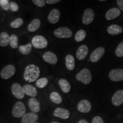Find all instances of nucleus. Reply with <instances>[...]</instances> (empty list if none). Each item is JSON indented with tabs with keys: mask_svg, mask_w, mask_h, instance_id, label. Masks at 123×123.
I'll use <instances>...</instances> for the list:
<instances>
[{
	"mask_svg": "<svg viewBox=\"0 0 123 123\" xmlns=\"http://www.w3.org/2000/svg\"><path fill=\"white\" fill-rule=\"evenodd\" d=\"M40 70L35 64H29L25 67L24 74V78L29 83L33 82L39 78Z\"/></svg>",
	"mask_w": 123,
	"mask_h": 123,
	"instance_id": "obj_1",
	"label": "nucleus"
},
{
	"mask_svg": "<svg viewBox=\"0 0 123 123\" xmlns=\"http://www.w3.org/2000/svg\"><path fill=\"white\" fill-rule=\"evenodd\" d=\"M76 78L78 81L83 84H88L92 80L91 73L88 68H83L79 73L77 74Z\"/></svg>",
	"mask_w": 123,
	"mask_h": 123,
	"instance_id": "obj_2",
	"label": "nucleus"
},
{
	"mask_svg": "<svg viewBox=\"0 0 123 123\" xmlns=\"http://www.w3.org/2000/svg\"><path fill=\"white\" fill-rule=\"evenodd\" d=\"M26 107L25 104L21 101H18L14 105L12 110V115L14 117L19 118L24 117L26 114Z\"/></svg>",
	"mask_w": 123,
	"mask_h": 123,
	"instance_id": "obj_3",
	"label": "nucleus"
},
{
	"mask_svg": "<svg viewBox=\"0 0 123 123\" xmlns=\"http://www.w3.org/2000/svg\"><path fill=\"white\" fill-rule=\"evenodd\" d=\"M54 34L56 38L62 39V38H69L73 35V32L70 29L66 27H61L56 29L54 32Z\"/></svg>",
	"mask_w": 123,
	"mask_h": 123,
	"instance_id": "obj_4",
	"label": "nucleus"
},
{
	"mask_svg": "<svg viewBox=\"0 0 123 123\" xmlns=\"http://www.w3.org/2000/svg\"><path fill=\"white\" fill-rule=\"evenodd\" d=\"M32 45L36 49H44L47 46V39L42 35H36L32 39Z\"/></svg>",
	"mask_w": 123,
	"mask_h": 123,
	"instance_id": "obj_5",
	"label": "nucleus"
},
{
	"mask_svg": "<svg viewBox=\"0 0 123 123\" xmlns=\"http://www.w3.org/2000/svg\"><path fill=\"white\" fill-rule=\"evenodd\" d=\"M95 13L91 9H87L84 11L82 17V22L84 25H88L94 21Z\"/></svg>",
	"mask_w": 123,
	"mask_h": 123,
	"instance_id": "obj_6",
	"label": "nucleus"
},
{
	"mask_svg": "<svg viewBox=\"0 0 123 123\" xmlns=\"http://www.w3.org/2000/svg\"><path fill=\"white\" fill-rule=\"evenodd\" d=\"M15 67L12 64H9L4 67L1 72V78L4 79H8L14 75L15 73Z\"/></svg>",
	"mask_w": 123,
	"mask_h": 123,
	"instance_id": "obj_7",
	"label": "nucleus"
},
{
	"mask_svg": "<svg viewBox=\"0 0 123 123\" xmlns=\"http://www.w3.org/2000/svg\"><path fill=\"white\" fill-rule=\"evenodd\" d=\"M104 53H105V49L102 47H98L95 49L90 56L91 62H92V63H96L98 62L103 56Z\"/></svg>",
	"mask_w": 123,
	"mask_h": 123,
	"instance_id": "obj_8",
	"label": "nucleus"
},
{
	"mask_svg": "<svg viewBox=\"0 0 123 123\" xmlns=\"http://www.w3.org/2000/svg\"><path fill=\"white\" fill-rule=\"evenodd\" d=\"M12 92L14 96L18 99H22L24 98L25 93L23 87L18 83H14L12 86Z\"/></svg>",
	"mask_w": 123,
	"mask_h": 123,
	"instance_id": "obj_9",
	"label": "nucleus"
},
{
	"mask_svg": "<svg viewBox=\"0 0 123 123\" xmlns=\"http://www.w3.org/2000/svg\"><path fill=\"white\" fill-rule=\"evenodd\" d=\"M109 78L113 81H120L123 80V69H115L111 71L109 74Z\"/></svg>",
	"mask_w": 123,
	"mask_h": 123,
	"instance_id": "obj_10",
	"label": "nucleus"
},
{
	"mask_svg": "<svg viewBox=\"0 0 123 123\" xmlns=\"http://www.w3.org/2000/svg\"><path fill=\"white\" fill-rule=\"evenodd\" d=\"M77 108L81 113H88L91 110V104L87 100H82L78 103Z\"/></svg>",
	"mask_w": 123,
	"mask_h": 123,
	"instance_id": "obj_11",
	"label": "nucleus"
},
{
	"mask_svg": "<svg viewBox=\"0 0 123 123\" xmlns=\"http://www.w3.org/2000/svg\"><path fill=\"white\" fill-rule=\"evenodd\" d=\"M61 13L59 10L57 9H53L49 13L47 19L50 24H55L59 21Z\"/></svg>",
	"mask_w": 123,
	"mask_h": 123,
	"instance_id": "obj_12",
	"label": "nucleus"
},
{
	"mask_svg": "<svg viewBox=\"0 0 123 123\" xmlns=\"http://www.w3.org/2000/svg\"><path fill=\"white\" fill-rule=\"evenodd\" d=\"M54 116L61 118L62 119H67L70 115V112L68 110L62 108H56L53 113Z\"/></svg>",
	"mask_w": 123,
	"mask_h": 123,
	"instance_id": "obj_13",
	"label": "nucleus"
},
{
	"mask_svg": "<svg viewBox=\"0 0 123 123\" xmlns=\"http://www.w3.org/2000/svg\"><path fill=\"white\" fill-rule=\"evenodd\" d=\"M88 53V48L85 44H83L80 46L77 50L76 53V56L77 59L82 61L84 60L87 56Z\"/></svg>",
	"mask_w": 123,
	"mask_h": 123,
	"instance_id": "obj_14",
	"label": "nucleus"
},
{
	"mask_svg": "<svg viewBox=\"0 0 123 123\" xmlns=\"http://www.w3.org/2000/svg\"><path fill=\"white\" fill-rule=\"evenodd\" d=\"M43 59L46 62L51 64H55L58 62V58L54 53L47 51L43 55Z\"/></svg>",
	"mask_w": 123,
	"mask_h": 123,
	"instance_id": "obj_15",
	"label": "nucleus"
},
{
	"mask_svg": "<svg viewBox=\"0 0 123 123\" xmlns=\"http://www.w3.org/2000/svg\"><path fill=\"white\" fill-rule=\"evenodd\" d=\"M112 103L115 106H119L123 103V90H119L112 98Z\"/></svg>",
	"mask_w": 123,
	"mask_h": 123,
	"instance_id": "obj_16",
	"label": "nucleus"
},
{
	"mask_svg": "<svg viewBox=\"0 0 123 123\" xmlns=\"http://www.w3.org/2000/svg\"><path fill=\"white\" fill-rule=\"evenodd\" d=\"M29 107L30 110L34 113H37L41 110L40 103L36 98H30L29 100Z\"/></svg>",
	"mask_w": 123,
	"mask_h": 123,
	"instance_id": "obj_17",
	"label": "nucleus"
},
{
	"mask_svg": "<svg viewBox=\"0 0 123 123\" xmlns=\"http://www.w3.org/2000/svg\"><path fill=\"white\" fill-rule=\"evenodd\" d=\"M38 116L34 112L26 113L22 117V123H35L38 120Z\"/></svg>",
	"mask_w": 123,
	"mask_h": 123,
	"instance_id": "obj_18",
	"label": "nucleus"
},
{
	"mask_svg": "<svg viewBox=\"0 0 123 123\" xmlns=\"http://www.w3.org/2000/svg\"><path fill=\"white\" fill-rule=\"evenodd\" d=\"M120 14V10L119 9L116 8V7H113V8H111L109 10H108L107 13H106L105 18L107 20L110 21V20L114 19L117 17H118Z\"/></svg>",
	"mask_w": 123,
	"mask_h": 123,
	"instance_id": "obj_19",
	"label": "nucleus"
},
{
	"mask_svg": "<svg viewBox=\"0 0 123 123\" xmlns=\"http://www.w3.org/2000/svg\"><path fill=\"white\" fill-rule=\"evenodd\" d=\"M23 90L25 94L32 98H35L37 95L38 92L37 89L31 84H26L23 87Z\"/></svg>",
	"mask_w": 123,
	"mask_h": 123,
	"instance_id": "obj_20",
	"label": "nucleus"
},
{
	"mask_svg": "<svg viewBox=\"0 0 123 123\" xmlns=\"http://www.w3.org/2000/svg\"><path fill=\"white\" fill-rule=\"evenodd\" d=\"M107 32L110 35H118L122 33L123 28L117 25H111L108 27Z\"/></svg>",
	"mask_w": 123,
	"mask_h": 123,
	"instance_id": "obj_21",
	"label": "nucleus"
},
{
	"mask_svg": "<svg viewBox=\"0 0 123 123\" xmlns=\"http://www.w3.org/2000/svg\"><path fill=\"white\" fill-rule=\"evenodd\" d=\"M66 66L68 70H73L75 68V58L73 55H67L65 58Z\"/></svg>",
	"mask_w": 123,
	"mask_h": 123,
	"instance_id": "obj_22",
	"label": "nucleus"
},
{
	"mask_svg": "<svg viewBox=\"0 0 123 123\" xmlns=\"http://www.w3.org/2000/svg\"><path fill=\"white\" fill-rule=\"evenodd\" d=\"M10 42V37L6 32H2L0 34V46L1 47H6Z\"/></svg>",
	"mask_w": 123,
	"mask_h": 123,
	"instance_id": "obj_23",
	"label": "nucleus"
},
{
	"mask_svg": "<svg viewBox=\"0 0 123 123\" xmlns=\"http://www.w3.org/2000/svg\"><path fill=\"white\" fill-rule=\"evenodd\" d=\"M59 85L62 91L64 93H68L71 90V86L67 80L61 79L59 80Z\"/></svg>",
	"mask_w": 123,
	"mask_h": 123,
	"instance_id": "obj_24",
	"label": "nucleus"
},
{
	"mask_svg": "<svg viewBox=\"0 0 123 123\" xmlns=\"http://www.w3.org/2000/svg\"><path fill=\"white\" fill-rule=\"evenodd\" d=\"M41 26V21L39 19H34L29 25L28 30L30 32H34L39 28Z\"/></svg>",
	"mask_w": 123,
	"mask_h": 123,
	"instance_id": "obj_25",
	"label": "nucleus"
},
{
	"mask_svg": "<svg viewBox=\"0 0 123 123\" xmlns=\"http://www.w3.org/2000/svg\"><path fill=\"white\" fill-rule=\"evenodd\" d=\"M50 98L51 100L55 104H59L61 103L62 101V98L61 96L59 95V93H58L56 92H51L50 94Z\"/></svg>",
	"mask_w": 123,
	"mask_h": 123,
	"instance_id": "obj_26",
	"label": "nucleus"
},
{
	"mask_svg": "<svg viewBox=\"0 0 123 123\" xmlns=\"http://www.w3.org/2000/svg\"><path fill=\"white\" fill-rule=\"evenodd\" d=\"M32 50V44L29 43L26 45L20 46L19 47V50L20 53L24 55H28L30 53L31 51Z\"/></svg>",
	"mask_w": 123,
	"mask_h": 123,
	"instance_id": "obj_27",
	"label": "nucleus"
},
{
	"mask_svg": "<svg viewBox=\"0 0 123 123\" xmlns=\"http://www.w3.org/2000/svg\"><path fill=\"white\" fill-rule=\"evenodd\" d=\"M86 37V32L84 30H80L77 31L75 35V39L76 42H80L85 39Z\"/></svg>",
	"mask_w": 123,
	"mask_h": 123,
	"instance_id": "obj_28",
	"label": "nucleus"
},
{
	"mask_svg": "<svg viewBox=\"0 0 123 123\" xmlns=\"http://www.w3.org/2000/svg\"><path fill=\"white\" fill-rule=\"evenodd\" d=\"M9 44L13 49L17 48L18 46V38L16 35L13 34L10 37Z\"/></svg>",
	"mask_w": 123,
	"mask_h": 123,
	"instance_id": "obj_29",
	"label": "nucleus"
},
{
	"mask_svg": "<svg viewBox=\"0 0 123 123\" xmlns=\"http://www.w3.org/2000/svg\"><path fill=\"white\" fill-rule=\"evenodd\" d=\"M48 83V80L47 78H43L38 79L36 81V85L38 88H43L45 87Z\"/></svg>",
	"mask_w": 123,
	"mask_h": 123,
	"instance_id": "obj_30",
	"label": "nucleus"
},
{
	"mask_svg": "<svg viewBox=\"0 0 123 123\" xmlns=\"http://www.w3.org/2000/svg\"><path fill=\"white\" fill-rule=\"evenodd\" d=\"M23 23H24V21H23L22 18H17L16 19H15L14 21L10 23V26L14 29L18 28L21 25H22Z\"/></svg>",
	"mask_w": 123,
	"mask_h": 123,
	"instance_id": "obj_31",
	"label": "nucleus"
},
{
	"mask_svg": "<svg viewBox=\"0 0 123 123\" xmlns=\"http://www.w3.org/2000/svg\"><path fill=\"white\" fill-rule=\"evenodd\" d=\"M115 54L117 57L123 56V42L120 43L115 51Z\"/></svg>",
	"mask_w": 123,
	"mask_h": 123,
	"instance_id": "obj_32",
	"label": "nucleus"
},
{
	"mask_svg": "<svg viewBox=\"0 0 123 123\" xmlns=\"http://www.w3.org/2000/svg\"><path fill=\"white\" fill-rule=\"evenodd\" d=\"M0 5L5 10H8L10 9V3L8 0H0Z\"/></svg>",
	"mask_w": 123,
	"mask_h": 123,
	"instance_id": "obj_33",
	"label": "nucleus"
},
{
	"mask_svg": "<svg viewBox=\"0 0 123 123\" xmlns=\"http://www.w3.org/2000/svg\"><path fill=\"white\" fill-rule=\"evenodd\" d=\"M32 2H33L35 5L41 7H43L46 4V1H44V0H33Z\"/></svg>",
	"mask_w": 123,
	"mask_h": 123,
	"instance_id": "obj_34",
	"label": "nucleus"
},
{
	"mask_svg": "<svg viewBox=\"0 0 123 123\" xmlns=\"http://www.w3.org/2000/svg\"><path fill=\"white\" fill-rule=\"evenodd\" d=\"M10 8L12 10V11L15 12L18 11V9H19V6L17 3L15 2H12L10 3Z\"/></svg>",
	"mask_w": 123,
	"mask_h": 123,
	"instance_id": "obj_35",
	"label": "nucleus"
},
{
	"mask_svg": "<svg viewBox=\"0 0 123 123\" xmlns=\"http://www.w3.org/2000/svg\"><path fill=\"white\" fill-rule=\"evenodd\" d=\"M92 123H104V121L101 117L95 116L92 120Z\"/></svg>",
	"mask_w": 123,
	"mask_h": 123,
	"instance_id": "obj_36",
	"label": "nucleus"
},
{
	"mask_svg": "<svg viewBox=\"0 0 123 123\" xmlns=\"http://www.w3.org/2000/svg\"><path fill=\"white\" fill-rule=\"evenodd\" d=\"M116 2L120 9L123 12V0H117Z\"/></svg>",
	"mask_w": 123,
	"mask_h": 123,
	"instance_id": "obj_37",
	"label": "nucleus"
},
{
	"mask_svg": "<svg viewBox=\"0 0 123 123\" xmlns=\"http://www.w3.org/2000/svg\"><path fill=\"white\" fill-rule=\"evenodd\" d=\"M60 0H47V1H46V2L47 3V4H56V3L60 2Z\"/></svg>",
	"mask_w": 123,
	"mask_h": 123,
	"instance_id": "obj_38",
	"label": "nucleus"
},
{
	"mask_svg": "<svg viewBox=\"0 0 123 123\" xmlns=\"http://www.w3.org/2000/svg\"><path fill=\"white\" fill-rule=\"evenodd\" d=\"M78 123H88V122L87 121H86V120H80Z\"/></svg>",
	"mask_w": 123,
	"mask_h": 123,
	"instance_id": "obj_39",
	"label": "nucleus"
},
{
	"mask_svg": "<svg viewBox=\"0 0 123 123\" xmlns=\"http://www.w3.org/2000/svg\"><path fill=\"white\" fill-rule=\"evenodd\" d=\"M51 123H59V122H57V121H53V122Z\"/></svg>",
	"mask_w": 123,
	"mask_h": 123,
	"instance_id": "obj_40",
	"label": "nucleus"
},
{
	"mask_svg": "<svg viewBox=\"0 0 123 123\" xmlns=\"http://www.w3.org/2000/svg\"></svg>",
	"mask_w": 123,
	"mask_h": 123,
	"instance_id": "obj_41",
	"label": "nucleus"
}]
</instances>
